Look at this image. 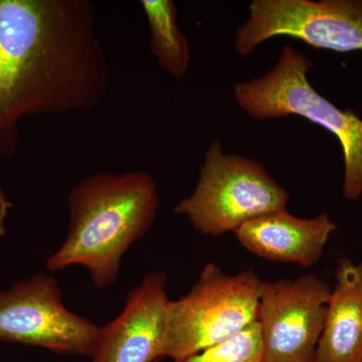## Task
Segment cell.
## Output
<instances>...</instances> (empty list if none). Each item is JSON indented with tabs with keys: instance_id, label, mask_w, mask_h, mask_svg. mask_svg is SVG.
I'll return each mask as SVG.
<instances>
[{
	"instance_id": "obj_1",
	"label": "cell",
	"mask_w": 362,
	"mask_h": 362,
	"mask_svg": "<svg viewBox=\"0 0 362 362\" xmlns=\"http://www.w3.org/2000/svg\"><path fill=\"white\" fill-rule=\"evenodd\" d=\"M110 78L89 0H0V156L16 153L21 119L92 110Z\"/></svg>"
},
{
	"instance_id": "obj_2",
	"label": "cell",
	"mask_w": 362,
	"mask_h": 362,
	"mask_svg": "<svg viewBox=\"0 0 362 362\" xmlns=\"http://www.w3.org/2000/svg\"><path fill=\"white\" fill-rule=\"evenodd\" d=\"M159 201L156 181L145 171L98 173L78 181L68 195V235L47 270L82 266L98 289L115 285L123 257L153 225Z\"/></svg>"
},
{
	"instance_id": "obj_3",
	"label": "cell",
	"mask_w": 362,
	"mask_h": 362,
	"mask_svg": "<svg viewBox=\"0 0 362 362\" xmlns=\"http://www.w3.org/2000/svg\"><path fill=\"white\" fill-rule=\"evenodd\" d=\"M310 59L291 45L283 47L278 63L268 73L233 87L237 103L255 120L302 117L337 138L343 152V195H362V118L319 94L308 78Z\"/></svg>"
},
{
	"instance_id": "obj_4",
	"label": "cell",
	"mask_w": 362,
	"mask_h": 362,
	"mask_svg": "<svg viewBox=\"0 0 362 362\" xmlns=\"http://www.w3.org/2000/svg\"><path fill=\"white\" fill-rule=\"evenodd\" d=\"M262 285L252 269L228 275L216 264H206L189 292L169 299L162 357L181 361L257 322Z\"/></svg>"
},
{
	"instance_id": "obj_5",
	"label": "cell",
	"mask_w": 362,
	"mask_h": 362,
	"mask_svg": "<svg viewBox=\"0 0 362 362\" xmlns=\"http://www.w3.org/2000/svg\"><path fill=\"white\" fill-rule=\"evenodd\" d=\"M289 194L261 162L223 152L220 139L209 144L194 192L173 207L197 232L216 238L247 221L287 209Z\"/></svg>"
},
{
	"instance_id": "obj_6",
	"label": "cell",
	"mask_w": 362,
	"mask_h": 362,
	"mask_svg": "<svg viewBox=\"0 0 362 362\" xmlns=\"http://www.w3.org/2000/svg\"><path fill=\"white\" fill-rule=\"evenodd\" d=\"M63 296L56 278L42 272L0 289V341L92 356L101 326L66 308Z\"/></svg>"
},
{
	"instance_id": "obj_7",
	"label": "cell",
	"mask_w": 362,
	"mask_h": 362,
	"mask_svg": "<svg viewBox=\"0 0 362 362\" xmlns=\"http://www.w3.org/2000/svg\"><path fill=\"white\" fill-rule=\"evenodd\" d=\"M249 11L235 33L240 57L278 37L340 54L362 51V0H254Z\"/></svg>"
},
{
	"instance_id": "obj_8",
	"label": "cell",
	"mask_w": 362,
	"mask_h": 362,
	"mask_svg": "<svg viewBox=\"0 0 362 362\" xmlns=\"http://www.w3.org/2000/svg\"><path fill=\"white\" fill-rule=\"evenodd\" d=\"M331 289L314 274L263 281L258 311L261 362H315Z\"/></svg>"
},
{
	"instance_id": "obj_9",
	"label": "cell",
	"mask_w": 362,
	"mask_h": 362,
	"mask_svg": "<svg viewBox=\"0 0 362 362\" xmlns=\"http://www.w3.org/2000/svg\"><path fill=\"white\" fill-rule=\"evenodd\" d=\"M168 276L145 274L128 294L122 312L100 327L90 362H154L162 357L169 298Z\"/></svg>"
},
{
	"instance_id": "obj_10",
	"label": "cell",
	"mask_w": 362,
	"mask_h": 362,
	"mask_svg": "<svg viewBox=\"0 0 362 362\" xmlns=\"http://www.w3.org/2000/svg\"><path fill=\"white\" fill-rule=\"evenodd\" d=\"M335 230L327 214L301 218L283 209L247 221L233 233L259 258L309 268L318 263Z\"/></svg>"
},
{
	"instance_id": "obj_11",
	"label": "cell",
	"mask_w": 362,
	"mask_h": 362,
	"mask_svg": "<svg viewBox=\"0 0 362 362\" xmlns=\"http://www.w3.org/2000/svg\"><path fill=\"white\" fill-rule=\"evenodd\" d=\"M315 362H362V261L338 259Z\"/></svg>"
},
{
	"instance_id": "obj_12",
	"label": "cell",
	"mask_w": 362,
	"mask_h": 362,
	"mask_svg": "<svg viewBox=\"0 0 362 362\" xmlns=\"http://www.w3.org/2000/svg\"><path fill=\"white\" fill-rule=\"evenodd\" d=\"M149 28V49L159 66L171 77L182 80L189 66V44L177 25L173 0H142Z\"/></svg>"
},
{
	"instance_id": "obj_13",
	"label": "cell",
	"mask_w": 362,
	"mask_h": 362,
	"mask_svg": "<svg viewBox=\"0 0 362 362\" xmlns=\"http://www.w3.org/2000/svg\"><path fill=\"white\" fill-rule=\"evenodd\" d=\"M262 339L258 321L230 339L175 362H261Z\"/></svg>"
},
{
	"instance_id": "obj_14",
	"label": "cell",
	"mask_w": 362,
	"mask_h": 362,
	"mask_svg": "<svg viewBox=\"0 0 362 362\" xmlns=\"http://www.w3.org/2000/svg\"><path fill=\"white\" fill-rule=\"evenodd\" d=\"M11 207H13V204L7 197L4 188L0 185V238L6 235V220Z\"/></svg>"
}]
</instances>
